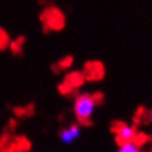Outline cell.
Instances as JSON below:
<instances>
[{"mask_svg":"<svg viewBox=\"0 0 152 152\" xmlns=\"http://www.w3.org/2000/svg\"><path fill=\"white\" fill-rule=\"evenodd\" d=\"M40 20L43 23L44 31H59L64 27L66 23V18L64 14L61 12L56 7H50L43 10V13L40 14Z\"/></svg>","mask_w":152,"mask_h":152,"instance_id":"6da1fadb","label":"cell"},{"mask_svg":"<svg viewBox=\"0 0 152 152\" xmlns=\"http://www.w3.org/2000/svg\"><path fill=\"white\" fill-rule=\"evenodd\" d=\"M96 101H94L93 94H80L76 97L75 101V115L81 124H90V115H92L94 107H96Z\"/></svg>","mask_w":152,"mask_h":152,"instance_id":"7a4b0ae2","label":"cell"},{"mask_svg":"<svg viewBox=\"0 0 152 152\" xmlns=\"http://www.w3.org/2000/svg\"><path fill=\"white\" fill-rule=\"evenodd\" d=\"M85 81L86 80H85L84 75H83V72L74 71L64 77L63 83L58 86V90H59L61 94H71L77 88H80Z\"/></svg>","mask_w":152,"mask_h":152,"instance_id":"3957f363","label":"cell"},{"mask_svg":"<svg viewBox=\"0 0 152 152\" xmlns=\"http://www.w3.org/2000/svg\"><path fill=\"white\" fill-rule=\"evenodd\" d=\"M85 80L88 81H98L104 77V66L101 61H89L84 64L83 71Z\"/></svg>","mask_w":152,"mask_h":152,"instance_id":"277c9868","label":"cell"},{"mask_svg":"<svg viewBox=\"0 0 152 152\" xmlns=\"http://www.w3.org/2000/svg\"><path fill=\"white\" fill-rule=\"evenodd\" d=\"M112 129H113V132L116 133V139L120 144H124L128 142H134V139L137 138L135 129L125 123L116 121V123L113 124Z\"/></svg>","mask_w":152,"mask_h":152,"instance_id":"5b68a950","label":"cell"},{"mask_svg":"<svg viewBox=\"0 0 152 152\" xmlns=\"http://www.w3.org/2000/svg\"><path fill=\"white\" fill-rule=\"evenodd\" d=\"M79 134H80V129L77 125H71L70 128L61 132V139L63 143H71L74 139L77 138Z\"/></svg>","mask_w":152,"mask_h":152,"instance_id":"8992f818","label":"cell"},{"mask_svg":"<svg viewBox=\"0 0 152 152\" xmlns=\"http://www.w3.org/2000/svg\"><path fill=\"white\" fill-rule=\"evenodd\" d=\"M23 43H25V37L23 36L18 37L17 40H14V41H12V43H9V47H10V49H12L13 54H21V52H22V44H23Z\"/></svg>","mask_w":152,"mask_h":152,"instance_id":"52a82bcc","label":"cell"},{"mask_svg":"<svg viewBox=\"0 0 152 152\" xmlns=\"http://www.w3.org/2000/svg\"><path fill=\"white\" fill-rule=\"evenodd\" d=\"M119 152H140V150L135 142H128V143L120 144Z\"/></svg>","mask_w":152,"mask_h":152,"instance_id":"ba28073f","label":"cell"},{"mask_svg":"<svg viewBox=\"0 0 152 152\" xmlns=\"http://www.w3.org/2000/svg\"><path fill=\"white\" fill-rule=\"evenodd\" d=\"M9 35L7 34L4 28H0V50H4L9 45Z\"/></svg>","mask_w":152,"mask_h":152,"instance_id":"9c48e42d","label":"cell"},{"mask_svg":"<svg viewBox=\"0 0 152 152\" xmlns=\"http://www.w3.org/2000/svg\"><path fill=\"white\" fill-rule=\"evenodd\" d=\"M72 62H74V58H72L71 56H66L58 61L57 66H58V68H68V67H71Z\"/></svg>","mask_w":152,"mask_h":152,"instance_id":"30bf717a","label":"cell"},{"mask_svg":"<svg viewBox=\"0 0 152 152\" xmlns=\"http://www.w3.org/2000/svg\"><path fill=\"white\" fill-rule=\"evenodd\" d=\"M3 152H20V151L16 150V148H8V150H5V151H3Z\"/></svg>","mask_w":152,"mask_h":152,"instance_id":"8fae6325","label":"cell"},{"mask_svg":"<svg viewBox=\"0 0 152 152\" xmlns=\"http://www.w3.org/2000/svg\"><path fill=\"white\" fill-rule=\"evenodd\" d=\"M148 119H150V120L152 121V110H151L150 112H148Z\"/></svg>","mask_w":152,"mask_h":152,"instance_id":"7c38bea8","label":"cell"}]
</instances>
